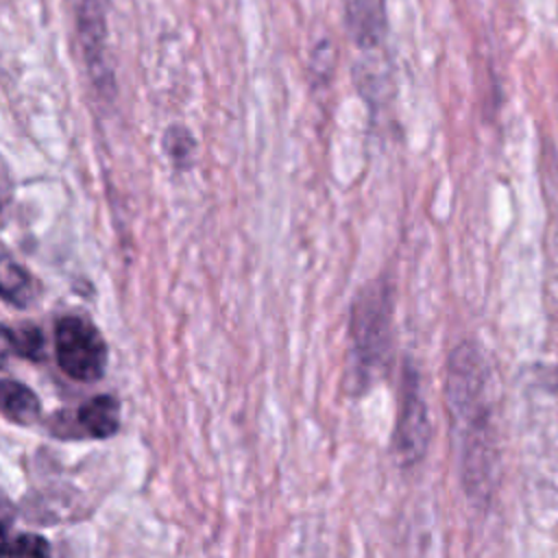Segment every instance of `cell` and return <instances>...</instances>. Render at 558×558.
<instances>
[{"instance_id": "10", "label": "cell", "mask_w": 558, "mask_h": 558, "mask_svg": "<svg viewBox=\"0 0 558 558\" xmlns=\"http://www.w3.org/2000/svg\"><path fill=\"white\" fill-rule=\"evenodd\" d=\"M7 342L13 347V351L26 360H41L44 357V336L37 327H20V329H7L4 331Z\"/></svg>"}, {"instance_id": "12", "label": "cell", "mask_w": 558, "mask_h": 558, "mask_svg": "<svg viewBox=\"0 0 558 558\" xmlns=\"http://www.w3.org/2000/svg\"><path fill=\"white\" fill-rule=\"evenodd\" d=\"M163 146H166V153L170 155V159L174 163H185L192 155V146H194V140L192 135L187 133V129L183 126H172L168 129L166 137H163Z\"/></svg>"}, {"instance_id": "3", "label": "cell", "mask_w": 558, "mask_h": 558, "mask_svg": "<svg viewBox=\"0 0 558 558\" xmlns=\"http://www.w3.org/2000/svg\"><path fill=\"white\" fill-rule=\"evenodd\" d=\"M54 355L68 377L96 381L107 366V342L87 318L68 314L54 325Z\"/></svg>"}, {"instance_id": "2", "label": "cell", "mask_w": 558, "mask_h": 558, "mask_svg": "<svg viewBox=\"0 0 558 558\" xmlns=\"http://www.w3.org/2000/svg\"><path fill=\"white\" fill-rule=\"evenodd\" d=\"M392 299L379 281L366 286L351 312V375L357 386H368L390 353Z\"/></svg>"}, {"instance_id": "8", "label": "cell", "mask_w": 558, "mask_h": 558, "mask_svg": "<svg viewBox=\"0 0 558 558\" xmlns=\"http://www.w3.org/2000/svg\"><path fill=\"white\" fill-rule=\"evenodd\" d=\"M0 403H2V414L4 418L17 423V425H28L33 421H37L39 412H41V403L37 399V395L13 379H4L2 388H0Z\"/></svg>"}, {"instance_id": "7", "label": "cell", "mask_w": 558, "mask_h": 558, "mask_svg": "<svg viewBox=\"0 0 558 558\" xmlns=\"http://www.w3.org/2000/svg\"><path fill=\"white\" fill-rule=\"evenodd\" d=\"M78 423L94 438H109L120 429V403L111 395H96L78 408Z\"/></svg>"}, {"instance_id": "11", "label": "cell", "mask_w": 558, "mask_h": 558, "mask_svg": "<svg viewBox=\"0 0 558 558\" xmlns=\"http://www.w3.org/2000/svg\"><path fill=\"white\" fill-rule=\"evenodd\" d=\"M7 558H52V556H50V545L44 536L24 532V534H17L7 545Z\"/></svg>"}, {"instance_id": "6", "label": "cell", "mask_w": 558, "mask_h": 558, "mask_svg": "<svg viewBox=\"0 0 558 558\" xmlns=\"http://www.w3.org/2000/svg\"><path fill=\"white\" fill-rule=\"evenodd\" d=\"M349 31L360 48H377L386 35L384 0H347Z\"/></svg>"}, {"instance_id": "9", "label": "cell", "mask_w": 558, "mask_h": 558, "mask_svg": "<svg viewBox=\"0 0 558 558\" xmlns=\"http://www.w3.org/2000/svg\"><path fill=\"white\" fill-rule=\"evenodd\" d=\"M2 296L4 301L26 307L35 296V279L26 272L24 266L13 264L4 259V272H2Z\"/></svg>"}, {"instance_id": "1", "label": "cell", "mask_w": 558, "mask_h": 558, "mask_svg": "<svg viewBox=\"0 0 558 558\" xmlns=\"http://www.w3.org/2000/svg\"><path fill=\"white\" fill-rule=\"evenodd\" d=\"M488 384V368L480 349L471 342L458 344L447 362L445 399L462 484L475 504L490 499L497 480V440Z\"/></svg>"}, {"instance_id": "5", "label": "cell", "mask_w": 558, "mask_h": 558, "mask_svg": "<svg viewBox=\"0 0 558 558\" xmlns=\"http://www.w3.org/2000/svg\"><path fill=\"white\" fill-rule=\"evenodd\" d=\"M78 35L96 85L111 83L107 68V0H78Z\"/></svg>"}, {"instance_id": "4", "label": "cell", "mask_w": 558, "mask_h": 558, "mask_svg": "<svg viewBox=\"0 0 558 558\" xmlns=\"http://www.w3.org/2000/svg\"><path fill=\"white\" fill-rule=\"evenodd\" d=\"M429 416L421 397L418 377L412 368L405 371L401 386V405L395 429V456L403 469L414 466L427 451Z\"/></svg>"}]
</instances>
